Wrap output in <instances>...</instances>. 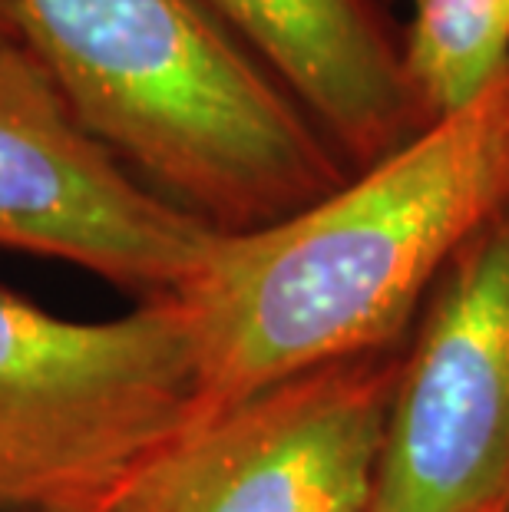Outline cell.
Returning <instances> with one entry per match:
<instances>
[{"instance_id":"3","label":"cell","mask_w":509,"mask_h":512,"mask_svg":"<svg viewBox=\"0 0 509 512\" xmlns=\"http://www.w3.org/2000/svg\"><path fill=\"white\" fill-rule=\"evenodd\" d=\"M199 417L172 294L83 321L0 288V512L113 506Z\"/></svg>"},{"instance_id":"8","label":"cell","mask_w":509,"mask_h":512,"mask_svg":"<svg viewBox=\"0 0 509 512\" xmlns=\"http://www.w3.org/2000/svg\"><path fill=\"white\" fill-rule=\"evenodd\" d=\"M509 63V0H417L404 67L424 116L473 103Z\"/></svg>"},{"instance_id":"4","label":"cell","mask_w":509,"mask_h":512,"mask_svg":"<svg viewBox=\"0 0 509 512\" xmlns=\"http://www.w3.org/2000/svg\"><path fill=\"white\" fill-rule=\"evenodd\" d=\"M215 238L80 123L24 43L0 37V252L67 261L153 301L199 275Z\"/></svg>"},{"instance_id":"6","label":"cell","mask_w":509,"mask_h":512,"mask_svg":"<svg viewBox=\"0 0 509 512\" xmlns=\"http://www.w3.org/2000/svg\"><path fill=\"white\" fill-rule=\"evenodd\" d=\"M400 347L209 413L136 486L143 512H371Z\"/></svg>"},{"instance_id":"1","label":"cell","mask_w":509,"mask_h":512,"mask_svg":"<svg viewBox=\"0 0 509 512\" xmlns=\"http://www.w3.org/2000/svg\"><path fill=\"white\" fill-rule=\"evenodd\" d=\"M509 209V63L486 90L341 189L219 232L179 294L202 417L397 347L443 271ZM199 417V420H202Z\"/></svg>"},{"instance_id":"10","label":"cell","mask_w":509,"mask_h":512,"mask_svg":"<svg viewBox=\"0 0 509 512\" xmlns=\"http://www.w3.org/2000/svg\"><path fill=\"white\" fill-rule=\"evenodd\" d=\"M0 37H10V40H17V34H14V24H10V17H7L4 4H0Z\"/></svg>"},{"instance_id":"7","label":"cell","mask_w":509,"mask_h":512,"mask_svg":"<svg viewBox=\"0 0 509 512\" xmlns=\"http://www.w3.org/2000/svg\"><path fill=\"white\" fill-rule=\"evenodd\" d=\"M209 7L295 96L351 172L430 126L404 67V43L374 0H209Z\"/></svg>"},{"instance_id":"9","label":"cell","mask_w":509,"mask_h":512,"mask_svg":"<svg viewBox=\"0 0 509 512\" xmlns=\"http://www.w3.org/2000/svg\"><path fill=\"white\" fill-rule=\"evenodd\" d=\"M86 512H143L139 509V499H136V489L129 493L126 499H119V503H113V506H106V509H86Z\"/></svg>"},{"instance_id":"5","label":"cell","mask_w":509,"mask_h":512,"mask_svg":"<svg viewBox=\"0 0 509 512\" xmlns=\"http://www.w3.org/2000/svg\"><path fill=\"white\" fill-rule=\"evenodd\" d=\"M371 512H509V209L443 271L400 351Z\"/></svg>"},{"instance_id":"2","label":"cell","mask_w":509,"mask_h":512,"mask_svg":"<svg viewBox=\"0 0 509 512\" xmlns=\"http://www.w3.org/2000/svg\"><path fill=\"white\" fill-rule=\"evenodd\" d=\"M80 123L215 232L288 219L351 169L209 0H0Z\"/></svg>"}]
</instances>
